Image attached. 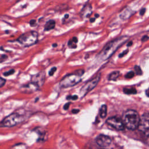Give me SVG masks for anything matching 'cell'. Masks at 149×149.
Here are the masks:
<instances>
[{
  "label": "cell",
  "instance_id": "cell-28",
  "mask_svg": "<svg viewBox=\"0 0 149 149\" xmlns=\"http://www.w3.org/2000/svg\"><path fill=\"white\" fill-rule=\"evenodd\" d=\"M30 24L31 26H33L36 24V20H30Z\"/></svg>",
  "mask_w": 149,
  "mask_h": 149
},
{
  "label": "cell",
  "instance_id": "cell-23",
  "mask_svg": "<svg viewBox=\"0 0 149 149\" xmlns=\"http://www.w3.org/2000/svg\"><path fill=\"white\" fill-rule=\"evenodd\" d=\"M56 67L52 68L50 69V70L49 71V72H48L49 75L50 76H52V75L54 74V73L56 72Z\"/></svg>",
  "mask_w": 149,
  "mask_h": 149
},
{
  "label": "cell",
  "instance_id": "cell-9",
  "mask_svg": "<svg viewBox=\"0 0 149 149\" xmlns=\"http://www.w3.org/2000/svg\"><path fill=\"white\" fill-rule=\"evenodd\" d=\"M40 87L37 86L35 83L30 81L26 84L20 87V91L22 93H26V94H30L34 93L38 90Z\"/></svg>",
  "mask_w": 149,
  "mask_h": 149
},
{
  "label": "cell",
  "instance_id": "cell-13",
  "mask_svg": "<svg viewBox=\"0 0 149 149\" xmlns=\"http://www.w3.org/2000/svg\"><path fill=\"white\" fill-rule=\"evenodd\" d=\"M132 11L131 10V9L126 8H125L124 10H123L122 11V12L120 14V17L122 19L125 20V19H127L129 17H130V16L132 15Z\"/></svg>",
  "mask_w": 149,
  "mask_h": 149
},
{
  "label": "cell",
  "instance_id": "cell-16",
  "mask_svg": "<svg viewBox=\"0 0 149 149\" xmlns=\"http://www.w3.org/2000/svg\"><path fill=\"white\" fill-rule=\"evenodd\" d=\"M10 149H27V146L24 143H19L12 146Z\"/></svg>",
  "mask_w": 149,
  "mask_h": 149
},
{
  "label": "cell",
  "instance_id": "cell-33",
  "mask_svg": "<svg viewBox=\"0 0 149 149\" xmlns=\"http://www.w3.org/2000/svg\"><path fill=\"white\" fill-rule=\"evenodd\" d=\"M146 95H147V97H149V88H148L147 90H146Z\"/></svg>",
  "mask_w": 149,
  "mask_h": 149
},
{
  "label": "cell",
  "instance_id": "cell-18",
  "mask_svg": "<svg viewBox=\"0 0 149 149\" xmlns=\"http://www.w3.org/2000/svg\"><path fill=\"white\" fill-rule=\"evenodd\" d=\"M119 72L116 71V72H113L112 73H111L109 76H108V79L110 80H115L119 76Z\"/></svg>",
  "mask_w": 149,
  "mask_h": 149
},
{
  "label": "cell",
  "instance_id": "cell-2",
  "mask_svg": "<svg viewBox=\"0 0 149 149\" xmlns=\"http://www.w3.org/2000/svg\"><path fill=\"white\" fill-rule=\"evenodd\" d=\"M84 73V70L79 69L72 73L66 75L60 81V86L63 88H67L75 86L80 82L81 80V76Z\"/></svg>",
  "mask_w": 149,
  "mask_h": 149
},
{
  "label": "cell",
  "instance_id": "cell-26",
  "mask_svg": "<svg viewBox=\"0 0 149 149\" xmlns=\"http://www.w3.org/2000/svg\"><path fill=\"white\" fill-rule=\"evenodd\" d=\"M70 104V102H67V103H66V104L64 105V106H63V109H64L65 110H67V109H68V108H69Z\"/></svg>",
  "mask_w": 149,
  "mask_h": 149
},
{
  "label": "cell",
  "instance_id": "cell-20",
  "mask_svg": "<svg viewBox=\"0 0 149 149\" xmlns=\"http://www.w3.org/2000/svg\"><path fill=\"white\" fill-rule=\"evenodd\" d=\"M14 73H15V69H10L9 70L3 73V75L5 76H10V75L13 74Z\"/></svg>",
  "mask_w": 149,
  "mask_h": 149
},
{
  "label": "cell",
  "instance_id": "cell-8",
  "mask_svg": "<svg viewBox=\"0 0 149 149\" xmlns=\"http://www.w3.org/2000/svg\"><path fill=\"white\" fill-rule=\"evenodd\" d=\"M106 122L109 126L117 130H123L125 128V125L123 120L116 116H112L109 118L108 119H107Z\"/></svg>",
  "mask_w": 149,
  "mask_h": 149
},
{
  "label": "cell",
  "instance_id": "cell-27",
  "mask_svg": "<svg viewBox=\"0 0 149 149\" xmlns=\"http://www.w3.org/2000/svg\"><path fill=\"white\" fill-rule=\"evenodd\" d=\"M148 38H149V37H148L147 36H143V38H142V39H141V41H142L143 42H144V41H146L148 40Z\"/></svg>",
  "mask_w": 149,
  "mask_h": 149
},
{
  "label": "cell",
  "instance_id": "cell-6",
  "mask_svg": "<svg viewBox=\"0 0 149 149\" xmlns=\"http://www.w3.org/2000/svg\"><path fill=\"white\" fill-rule=\"evenodd\" d=\"M100 79V76L98 75L92 79L91 80L88 81L81 88L80 90V94L82 97L86 95L88 92L92 90L98 84Z\"/></svg>",
  "mask_w": 149,
  "mask_h": 149
},
{
  "label": "cell",
  "instance_id": "cell-17",
  "mask_svg": "<svg viewBox=\"0 0 149 149\" xmlns=\"http://www.w3.org/2000/svg\"><path fill=\"white\" fill-rule=\"evenodd\" d=\"M124 93L127 94H134L136 93V90L133 87H129L125 88L123 89Z\"/></svg>",
  "mask_w": 149,
  "mask_h": 149
},
{
  "label": "cell",
  "instance_id": "cell-5",
  "mask_svg": "<svg viewBox=\"0 0 149 149\" xmlns=\"http://www.w3.org/2000/svg\"><path fill=\"white\" fill-rule=\"evenodd\" d=\"M38 34L35 31H30L22 34L17 38V41L24 47L35 44L38 41Z\"/></svg>",
  "mask_w": 149,
  "mask_h": 149
},
{
  "label": "cell",
  "instance_id": "cell-4",
  "mask_svg": "<svg viewBox=\"0 0 149 149\" xmlns=\"http://www.w3.org/2000/svg\"><path fill=\"white\" fill-rule=\"evenodd\" d=\"M24 114H22L18 112L12 113L5 117L1 122L0 127H11L18 124H20L26 120Z\"/></svg>",
  "mask_w": 149,
  "mask_h": 149
},
{
  "label": "cell",
  "instance_id": "cell-24",
  "mask_svg": "<svg viewBox=\"0 0 149 149\" xmlns=\"http://www.w3.org/2000/svg\"><path fill=\"white\" fill-rule=\"evenodd\" d=\"M6 83V80L4 78L0 77V87H3Z\"/></svg>",
  "mask_w": 149,
  "mask_h": 149
},
{
  "label": "cell",
  "instance_id": "cell-35",
  "mask_svg": "<svg viewBox=\"0 0 149 149\" xmlns=\"http://www.w3.org/2000/svg\"><path fill=\"white\" fill-rule=\"evenodd\" d=\"M94 20H95V19H94V18H93V19H90V22H93L94 21Z\"/></svg>",
  "mask_w": 149,
  "mask_h": 149
},
{
  "label": "cell",
  "instance_id": "cell-15",
  "mask_svg": "<svg viewBox=\"0 0 149 149\" xmlns=\"http://www.w3.org/2000/svg\"><path fill=\"white\" fill-rule=\"evenodd\" d=\"M107 107L106 105H102L100 109V115L102 118H105L107 116Z\"/></svg>",
  "mask_w": 149,
  "mask_h": 149
},
{
  "label": "cell",
  "instance_id": "cell-21",
  "mask_svg": "<svg viewBox=\"0 0 149 149\" xmlns=\"http://www.w3.org/2000/svg\"><path fill=\"white\" fill-rule=\"evenodd\" d=\"M134 69H135V72L137 74H142V71L141 70V68L139 66H136L134 67Z\"/></svg>",
  "mask_w": 149,
  "mask_h": 149
},
{
  "label": "cell",
  "instance_id": "cell-30",
  "mask_svg": "<svg viewBox=\"0 0 149 149\" xmlns=\"http://www.w3.org/2000/svg\"><path fill=\"white\" fill-rule=\"evenodd\" d=\"M79 111H79V109H73V110L72 111V112L73 113H74V114H76V113H78Z\"/></svg>",
  "mask_w": 149,
  "mask_h": 149
},
{
  "label": "cell",
  "instance_id": "cell-32",
  "mask_svg": "<svg viewBox=\"0 0 149 149\" xmlns=\"http://www.w3.org/2000/svg\"><path fill=\"white\" fill-rule=\"evenodd\" d=\"M72 41H73L74 43H76V42H77V38L74 37H73V38H72Z\"/></svg>",
  "mask_w": 149,
  "mask_h": 149
},
{
  "label": "cell",
  "instance_id": "cell-10",
  "mask_svg": "<svg viewBox=\"0 0 149 149\" xmlns=\"http://www.w3.org/2000/svg\"><path fill=\"white\" fill-rule=\"evenodd\" d=\"M45 80V73L44 72H40L33 75L31 79V81L35 83L39 87L42 86Z\"/></svg>",
  "mask_w": 149,
  "mask_h": 149
},
{
  "label": "cell",
  "instance_id": "cell-14",
  "mask_svg": "<svg viewBox=\"0 0 149 149\" xmlns=\"http://www.w3.org/2000/svg\"><path fill=\"white\" fill-rule=\"evenodd\" d=\"M55 26V22L54 20H49L45 23L44 26V30L45 31H49L54 29Z\"/></svg>",
  "mask_w": 149,
  "mask_h": 149
},
{
  "label": "cell",
  "instance_id": "cell-7",
  "mask_svg": "<svg viewBox=\"0 0 149 149\" xmlns=\"http://www.w3.org/2000/svg\"><path fill=\"white\" fill-rule=\"evenodd\" d=\"M138 128L146 136H149V113H145L140 117Z\"/></svg>",
  "mask_w": 149,
  "mask_h": 149
},
{
  "label": "cell",
  "instance_id": "cell-11",
  "mask_svg": "<svg viewBox=\"0 0 149 149\" xmlns=\"http://www.w3.org/2000/svg\"><path fill=\"white\" fill-rule=\"evenodd\" d=\"M97 144L101 147H107L111 143V139L104 134H100L95 139Z\"/></svg>",
  "mask_w": 149,
  "mask_h": 149
},
{
  "label": "cell",
  "instance_id": "cell-1",
  "mask_svg": "<svg viewBox=\"0 0 149 149\" xmlns=\"http://www.w3.org/2000/svg\"><path fill=\"white\" fill-rule=\"evenodd\" d=\"M127 37L126 36L119 37L108 42L102 49L99 54V57L104 60L108 58L123 43L126 41Z\"/></svg>",
  "mask_w": 149,
  "mask_h": 149
},
{
  "label": "cell",
  "instance_id": "cell-25",
  "mask_svg": "<svg viewBox=\"0 0 149 149\" xmlns=\"http://www.w3.org/2000/svg\"><path fill=\"white\" fill-rule=\"evenodd\" d=\"M66 98H67L68 100L72 99V100H77V99L78 98V97H77V95H73V96H68V97H67Z\"/></svg>",
  "mask_w": 149,
  "mask_h": 149
},
{
  "label": "cell",
  "instance_id": "cell-12",
  "mask_svg": "<svg viewBox=\"0 0 149 149\" xmlns=\"http://www.w3.org/2000/svg\"><path fill=\"white\" fill-rule=\"evenodd\" d=\"M92 8L91 5L89 3H86L85 5L83 6L82 8L81 12H80V15L83 18L84 17H88V16H90V15L92 13Z\"/></svg>",
  "mask_w": 149,
  "mask_h": 149
},
{
  "label": "cell",
  "instance_id": "cell-22",
  "mask_svg": "<svg viewBox=\"0 0 149 149\" xmlns=\"http://www.w3.org/2000/svg\"><path fill=\"white\" fill-rule=\"evenodd\" d=\"M134 76V73L133 72H129L125 76L126 78L127 79H130L132 78Z\"/></svg>",
  "mask_w": 149,
  "mask_h": 149
},
{
  "label": "cell",
  "instance_id": "cell-34",
  "mask_svg": "<svg viewBox=\"0 0 149 149\" xmlns=\"http://www.w3.org/2000/svg\"><path fill=\"white\" fill-rule=\"evenodd\" d=\"M132 44V41H130L128 44H127V46H129V45H131Z\"/></svg>",
  "mask_w": 149,
  "mask_h": 149
},
{
  "label": "cell",
  "instance_id": "cell-3",
  "mask_svg": "<svg viewBox=\"0 0 149 149\" xmlns=\"http://www.w3.org/2000/svg\"><path fill=\"white\" fill-rule=\"evenodd\" d=\"M140 117L139 113L134 110L129 109L124 113L123 122L125 127L130 130H134L138 128Z\"/></svg>",
  "mask_w": 149,
  "mask_h": 149
},
{
  "label": "cell",
  "instance_id": "cell-19",
  "mask_svg": "<svg viewBox=\"0 0 149 149\" xmlns=\"http://www.w3.org/2000/svg\"><path fill=\"white\" fill-rule=\"evenodd\" d=\"M37 133L39 134V140H44V137L45 136V134H46L45 131L42 130L41 129H38V130L37 131Z\"/></svg>",
  "mask_w": 149,
  "mask_h": 149
},
{
  "label": "cell",
  "instance_id": "cell-31",
  "mask_svg": "<svg viewBox=\"0 0 149 149\" xmlns=\"http://www.w3.org/2000/svg\"><path fill=\"white\" fill-rule=\"evenodd\" d=\"M127 51H128V50H126V51H125L124 52H123L122 54H120L119 55V57H122L124 55L126 54V53L127 52Z\"/></svg>",
  "mask_w": 149,
  "mask_h": 149
},
{
  "label": "cell",
  "instance_id": "cell-36",
  "mask_svg": "<svg viewBox=\"0 0 149 149\" xmlns=\"http://www.w3.org/2000/svg\"><path fill=\"white\" fill-rule=\"evenodd\" d=\"M56 45H56V44H53V45H52V46H53V47H54H54H56Z\"/></svg>",
  "mask_w": 149,
  "mask_h": 149
},
{
  "label": "cell",
  "instance_id": "cell-29",
  "mask_svg": "<svg viewBox=\"0 0 149 149\" xmlns=\"http://www.w3.org/2000/svg\"><path fill=\"white\" fill-rule=\"evenodd\" d=\"M145 12H146V9H145V8H143V9H141V10L140 11V14L141 15H143L144 14Z\"/></svg>",
  "mask_w": 149,
  "mask_h": 149
}]
</instances>
